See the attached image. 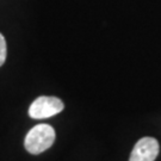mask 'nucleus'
Listing matches in <instances>:
<instances>
[{
    "label": "nucleus",
    "mask_w": 161,
    "mask_h": 161,
    "mask_svg": "<svg viewBox=\"0 0 161 161\" xmlns=\"http://www.w3.org/2000/svg\"><path fill=\"white\" fill-rule=\"evenodd\" d=\"M64 108V104L61 99L56 97L42 96L35 99L29 108V116L34 119L49 118L52 116L60 114Z\"/></svg>",
    "instance_id": "nucleus-2"
},
{
    "label": "nucleus",
    "mask_w": 161,
    "mask_h": 161,
    "mask_svg": "<svg viewBox=\"0 0 161 161\" xmlns=\"http://www.w3.org/2000/svg\"><path fill=\"white\" fill-rule=\"evenodd\" d=\"M159 154V142L153 137H143L135 144L129 161H154Z\"/></svg>",
    "instance_id": "nucleus-3"
},
{
    "label": "nucleus",
    "mask_w": 161,
    "mask_h": 161,
    "mask_svg": "<svg viewBox=\"0 0 161 161\" xmlns=\"http://www.w3.org/2000/svg\"><path fill=\"white\" fill-rule=\"evenodd\" d=\"M56 134L49 124H38L30 130L24 140V147L30 154H41L49 149L55 142Z\"/></svg>",
    "instance_id": "nucleus-1"
},
{
    "label": "nucleus",
    "mask_w": 161,
    "mask_h": 161,
    "mask_svg": "<svg viewBox=\"0 0 161 161\" xmlns=\"http://www.w3.org/2000/svg\"><path fill=\"white\" fill-rule=\"evenodd\" d=\"M6 55H7V46H6L5 37L0 32V67L5 64Z\"/></svg>",
    "instance_id": "nucleus-4"
}]
</instances>
